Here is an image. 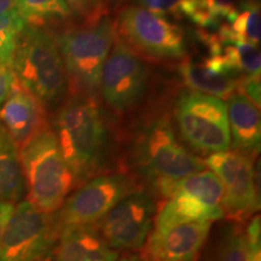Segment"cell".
Here are the masks:
<instances>
[{
	"label": "cell",
	"mask_w": 261,
	"mask_h": 261,
	"mask_svg": "<svg viewBox=\"0 0 261 261\" xmlns=\"http://www.w3.org/2000/svg\"><path fill=\"white\" fill-rule=\"evenodd\" d=\"M130 0H106V6L109 14H114L117 10L121 9L122 6L129 4Z\"/></svg>",
	"instance_id": "obj_33"
},
{
	"label": "cell",
	"mask_w": 261,
	"mask_h": 261,
	"mask_svg": "<svg viewBox=\"0 0 261 261\" xmlns=\"http://www.w3.org/2000/svg\"><path fill=\"white\" fill-rule=\"evenodd\" d=\"M17 33L0 22V65L11 69Z\"/></svg>",
	"instance_id": "obj_25"
},
{
	"label": "cell",
	"mask_w": 261,
	"mask_h": 261,
	"mask_svg": "<svg viewBox=\"0 0 261 261\" xmlns=\"http://www.w3.org/2000/svg\"><path fill=\"white\" fill-rule=\"evenodd\" d=\"M86 3H87V5H89L92 16L109 14L107 10V6H106V0H86ZM92 16H91V17H92Z\"/></svg>",
	"instance_id": "obj_32"
},
{
	"label": "cell",
	"mask_w": 261,
	"mask_h": 261,
	"mask_svg": "<svg viewBox=\"0 0 261 261\" xmlns=\"http://www.w3.org/2000/svg\"><path fill=\"white\" fill-rule=\"evenodd\" d=\"M149 80L146 61L116 34L100 73L98 93L103 102L117 115L132 112L145 98Z\"/></svg>",
	"instance_id": "obj_10"
},
{
	"label": "cell",
	"mask_w": 261,
	"mask_h": 261,
	"mask_svg": "<svg viewBox=\"0 0 261 261\" xmlns=\"http://www.w3.org/2000/svg\"><path fill=\"white\" fill-rule=\"evenodd\" d=\"M15 204L8 203V202H0V248H2L3 237H4L5 227L8 224L10 215H11L12 211H14Z\"/></svg>",
	"instance_id": "obj_31"
},
{
	"label": "cell",
	"mask_w": 261,
	"mask_h": 261,
	"mask_svg": "<svg viewBox=\"0 0 261 261\" xmlns=\"http://www.w3.org/2000/svg\"><path fill=\"white\" fill-rule=\"evenodd\" d=\"M211 221L180 224L151 231L143 247V261H196L210 237Z\"/></svg>",
	"instance_id": "obj_14"
},
{
	"label": "cell",
	"mask_w": 261,
	"mask_h": 261,
	"mask_svg": "<svg viewBox=\"0 0 261 261\" xmlns=\"http://www.w3.org/2000/svg\"><path fill=\"white\" fill-rule=\"evenodd\" d=\"M24 24L35 28L62 27L75 21L65 0H15Z\"/></svg>",
	"instance_id": "obj_21"
},
{
	"label": "cell",
	"mask_w": 261,
	"mask_h": 261,
	"mask_svg": "<svg viewBox=\"0 0 261 261\" xmlns=\"http://www.w3.org/2000/svg\"><path fill=\"white\" fill-rule=\"evenodd\" d=\"M248 261H261V223L260 215H254L246 225Z\"/></svg>",
	"instance_id": "obj_24"
},
{
	"label": "cell",
	"mask_w": 261,
	"mask_h": 261,
	"mask_svg": "<svg viewBox=\"0 0 261 261\" xmlns=\"http://www.w3.org/2000/svg\"><path fill=\"white\" fill-rule=\"evenodd\" d=\"M142 188L138 178L126 172L91 178L71 192L54 213L58 232L64 228L94 226L126 196Z\"/></svg>",
	"instance_id": "obj_9"
},
{
	"label": "cell",
	"mask_w": 261,
	"mask_h": 261,
	"mask_svg": "<svg viewBox=\"0 0 261 261\" xmlns=\"http://www.w3.org/2000/svg\"><path fill=\"white\" fill-rule=\"evenodd\" d=\"M51 127L76 188L98 175L110 135L98 96L69 93L58 107Z\"/></svg>",
	"instance_id": "obj_1"
},
{
	"label": "cell",
	"mask_w": 261,
	"mask_h": 261,
	"mask_svg": "<svg viewBox=\"0 0 261 261\" xmlns=\"http://www.w3.org/2000/svg\"><path fill=\"white\" fill-rule=\"evenodd\" d=\"M180 0H130L129 4L143 6V8H146L165 16H172Z\"/></svg>",
	"instance_id": "obj_28"
},
{
	"label": "cell",
	"mask_w": 261,
	"mask_h": 261,
	"mask_svg": "<svg viewBox=\"0 0 261 261\" xmlns=\"http://www.w3.org/2000/svg\"><path fill=\"white\" fill-rule=\"evenodd\" d=\"M0 22L17 34L23 31L25 24L18 14L15 0H0Z\"/></svg>",
	"instance_id": "obj_26"
},
{
	"label": "cell",
	"mask_w": 261,
	"mask_h": 261,
	"mask_svg": "<svg viewBox=\"0 0 261 261\" xmlns=\"http://www.w3.org/2000/svg\"><path fill=\"white\" fill-rule=\"evenodd\" d=\"M71 23L55 31L67 73L68 92L98 96L100 73L116 38L114 17L103 14Z\"/></svg>",
	"instance_id": "obj_3"
},
{
	"label": "cell",
	"mask_w": 261,
	"mask_h": 261,
	"mask_svg": "<svg viewBox=\"0 0 261 261\" xmlns=\"http://www.w3.org/2000/svg\"><path fill=\"white\" fill-rule=\"evenodd\" d=\"M57 237L55 214L39 212L27 200L19 201L6 224L0 261H50Z\"/></svg>",
	"instance_id": "obj_11"
},
{
	"label": "cell",
	"mask_w": 261,
	"mask_h": 261,
	"mask_svg": "<svg viewBox=\"0 0 261 261\" xmlns=\"http://www.w3.org/2000/svg\"><path fill=\"white\" fill-rule=\"evenodd\" d=\"M172 121L179 139L192 151L210 156L231 148L227 108L220 98L181 92L173 104Z\"/></svg>",
	"instance_id": "obj_8"
},
{
	"label": "cell",
	"mask_w": 261,
	"mask_h": 261,
	"mask_svg": "<svg viewBox=\"0 0 261 261\" xmlns=\"http://www.w3.org/2000/svg\"><path fill=\"white\" fill-rule=\"evenodd\" d=\"M48 122L46 108L15 77L0 109V125L8 132L17 150L33 136L50 126Z\"/></svg>",
	"instance_id": "obj_15"
},
{
	"label": "cell",
	"mask_w": 261,
	"mask_h": 261,
	"mask_svg": "<svg viewBox=\"0 0 261 261\" xmlns=\"http://www.w3.org/2000/svg\"><path fill=\"white\" fill-rule=\"evenodd\" d=\"M253 156L238 151H224L203 160L205 167L219 178L224 189V218L244 224L260 210Z\"/></svg>",
	"instance_id": "obj_12"
},
{
	"label": "cell",
	"mask_w": 261,
	"mask_h": 261,
	"mask_svg": "<svg viewBox=\"0 0 261 261\" xmlns=\"http://www.w3.org/2000/svg\"><path fill=\"white\" fill-rule=\"evenodd\" d=\"M14 79L15 75L12 70L10 68L0 65V109H2L3 103L5 102L6 97H8Z\"/></svg>",
	"instance_id": "obj_29"
},
{
	"label": "cell",
	"mask_w": 261,
	"mask_h": 261,
	"mask_svg": "<svg viewBox=\"0 0 261 261\" xmlns=\"http://www.w3.org/2000/svg\"><path fill=\"white\" fill-rule=\"evenodd\" d=\"M27 200L39 212L54 214L76 189L51 125L18 149Z\"/></svg>",
	"instance_id": "obj_5"
},
{
	"label": "cell",
	"mask_w": 261,
	"mask_h": 261,
	"mask_svg": "<svg viewBox=\"0 0 261 261\" xmlns=\"http://www.w3.org/2000/svg\"><path fill=\"white\" fill-rule=\"evenodd\" d=\"M154 188L163 203L155 214L152 231L188 223H214L224 218V189L212 171L204 169L174 180H159Z\"/></svg>",
	"instance_id": "obj_6"
},
{
	"label": "cell",
	"mask_w": 261,
	"mask_h": 261,
	"mask_svg": "<svg viewBox=\"0 0 261 261\" xmlns=\"http://www.w3.org/2000/svg\"><path fill=\"white\" fill-rule=\"evenodd\" d=\"M234 15L236 6L225 8L215 0H180L172 17L188 19L201 31L215 32L223 25H230Z\"/></svg>",
	"instance_id": "obj_20"
},
{
	"label": "cell",
	"mask_w": 261,
	"mask_h": 261,
	"mask_svg": "<svg viewBox=\"0 0 261 261\" xmlns=\"http://www.w3.org/2000/svg\"><path fill=\"white\" fill-rule=\"evenodd\" d=\"M65 3L69 6L76 21H84L92 16L86 0H65Z\"/></svg>",
	"instance_id": "obj_30"
},
{
	"label": "cell",
	"mask_w": 261,
	"mask_h": 261,
	"mask_svg": "<svg viewBox=\"0 0 261 261\" xmlns=\"http://www.w3.org/2000/svg\"><path fill=\"white\" fill-rule=\"evenodd\" d=\"M215 2L221 6H225V8H234L240 0H215Z\"/></svg>",
	"instance_id": "obj_35"
},
{
	"label": "cell",
	"mask_w": 261,
	"mask_h": 261,
	"mask_svg": "<svg viewBox=\"0 0 261 261\" xmlns=\"http://www.w3.org/2000/svg\"><path fill=\"white\" fill-rule=\"evenodd\" d=\"M205 261H248L246 226L232 223L224 228L212 244Z\"/></svg>",
	"instance_id": "obj_22"
},
{
	"label": "cell",
	"mask_w": 261,
	"mask_h": 261,
	"mask_svg": "<svg viewBox=\"0 0 261 261\" xmlns=\"http://www.w3.org/2000/svg\"><path fill=\"white\" fill-rule=\"evenodd\" d=\"M114 14L116 34L144 60L175 62L188 56L187 34L168 16L136 4Z\"/></svg>",
	"instance_id": "obj_7"
},
{
	"label": "cell",
	"mask_w": 261,
	"mask_h": 261,
	"mask_svg": "<svg viewBox=\"0 0 261 261\" xmlns=\"http://www.w3.org/2000/svg\"><path fill=\"white\" fill-rule=\"evenodd\" d=\"M231 148L256 158L261 144L260 109L238 91L227 98Z\"/></svg>",
	"instance_id": "obj_18"
},
{
	"label": "cell",
	"mask_w": 261,
	"mask_h": 261,
	"mask_svg": "<svg viewBox=\"0 0 261 261\" xmlns=\"http://www.w3.org/2000/svg\"><path fill=\"white\" fill-rule=\"evenodd\" d=\"M116 261H143L142 256L135 253H126L121 257H117Z\"/></svg>",
	"instance_id": "obj_34"
},
{
	"label": "cell",
	"mask_w": 261,
	"mask_h": 261,
	"mask_svg": "<svg viewBox=\"0 0 261 261\" xmlns=\"http://www.w3.org/2000/svg\"><path fill=\"white\" fill-rule=\"evenodd\" d=\"M119 253L113 250L94 226L64 228L52 250L50 261H116Z\"/></svg>",
	"instance_id": "obj_17"
},
{
	"label": "cell",
	"mask_w": 261,
	"mask_h": 261,
	"mask_svg": "<svg viewBox=\"0 0 261 261\" xmlns=\"http://www.w3.org/2000/svg\"><path fill=\"white\" fill-rule=\"evenodd\" d=\"M130 156L140 174L155 184L174 180L207 169L204 161L181 143L169 113L146 114L135 129Z\"/></svg>",
	"instance_id": "obj_2"
},
{
	"label": "cell",
	"mask_w": 261,
	"mask_h": 261,
	"mask_svg": "<svg viewBox=\"0 0 261 261\" xmlns=\"http://www.w3.org/2000/svg\"><path fill=\"white\" fill-rule=\"evenodd\" d=\"M11 70L46 109L58 108L67 98V73L54 29L25 25L17 34Z\"/></svg>",
	"instance_id": "obj_4"
},
{
	"label": "cell",
	"mask_w": 261,
	"mask_h": 261,
	"mask_svg": "<svg viewBox=\"0 0 261 261\" xmlns=\"http://www.w3.org/2000/svg\"><path fill=\"white\" fill-rule=\"evenodd\" d=\"M155 214V200L142 188L120 201L94 227L115 252H137L145 246Z\"/></svg>",
	"instance_id": "obj_13"
},
{
	"label": "cell",
	"mask_w": 261,
	"mask_h": 261,
	"mask_svg": "<svg viewBox=\"0 0 261 261\" xmlns=\"http://www.w3.org/2000/svg\"><path fill=\"white\" fill-rule=\"evenodd\" d=\"M25 195V184L18 150L0 125V202L16 204Z\"/></svg>",
	"instance_id": "obj_19"
},
{
	"label": "cell",
	"mask_w": 261,
	"mask_h": 261,
	"mask_svg": "<svg viewBox=\"0 0 261 261\" xmlns=\"http://www.w3.org/2000/svg\"><path fill=\"white\" fill-rule=\"evenodd\" d=\"M260 76L253 75H242L237 85V91L244 94L248 99L260 109L261 91H260Z\"/></svg>",
	"instance_id": "obj_27"
},
{
	"label": "cell",
	"mask_w": 261,
	"mask_h": 261,
	"mask_svg": "<svg viewBox=\"0 0 261 261\" xmlns=\"http://www.w3.org/2000/svg\"><path fill=\"white\" fill-rule=\"evenodd\" d=\"M228 27L236 37L259 45L261 39L259 0H240L236 5V15Z\"/></svg>",
	"instance_id": "obj_23"
},
{
	"label": "cell",
	"mask_w": 261,
	"mask_h": 261,
	"mask_svg": "<svg viewBox=\"0 0 261 261\" xmlns=\"http://www.w3.org/2000/svg\"><path fill=\"white\" fill-rule=\"evenodd\" d=\"M178 71L190 91L227 99L234 91L242 75L230 68L223 58L210 56L192 60L188 56L179 61Z\"/></svg>",
	"instance_id": "obj_16"
}]
</instances>
